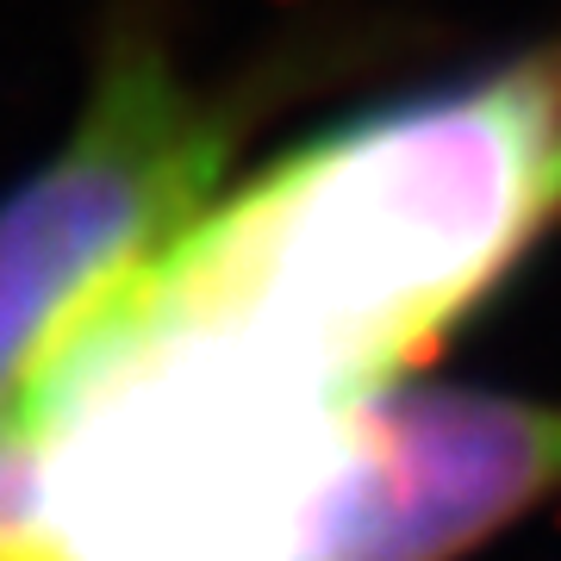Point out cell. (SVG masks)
I'll return each mask as SVG.
<instances>
[{
  "label": "cell",
  "mask_w": 561,
  "mask_h": 561,
  "mask_svg": "<svg viewBox=\"0 0 561 561\" xmlns=\"http://www.w3.org/2000/svg\"><path fill=\"white\" fill-rule=\"evenodd\" d=\"M561 225V44L350 113L225 187L88 343L213 419L331 437Z\"/></svg>",
  "instance_id": "1"
},
{
  "label": "cell",
  "mask_w": 561,
  "mask_h": 561,
  "mask_svg": "<svg viewBox=\"0 0 561 561\" xmlns=\"http://www.w3.org/2000/svg\"><path fill=\"white\" fill-rule=\"evenodd\" d=\"M561 493V405L387 387L362 405L300 561H456Z\"/></svg>",
  "instance_id": "3"
},
{
  "label": "cell",
  "mask_w": 561,
  "mask_h": 561,
  "mask_svg": "<svg viewBox=\"0 0 561 561\" xmlns=\"http://www.w3.org/2000/svg\"><path fill=\"white\" fill-rule=\"evenodd\" d=\"M243 113L119 20L69 138L0 194V431L44 368L225 194Z\"/></svg>",
  "instance_id": "2"
}]
</instances>
